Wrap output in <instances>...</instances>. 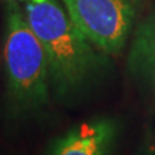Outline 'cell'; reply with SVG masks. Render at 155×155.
Segmentation results:
<instances>
[{"mask_svg": "<svg viewBox=\"0 0 155 155\" xmlns=\"http://www.w3.org/2000/svg\"><path fill=\"white\" fill-rule=\"evenodd\" d=\"M23 8L44 48L53 101L65 107L83 102L109 78L111 57L80 31L62 3H25Z\"/></svg>", "mask_w": 155, "mask_h": 155, "instance_id": "1", "label": "cell"}, {"mask_svg": "<svg viewBox=\"0 0 155 155\" xmlns=\"http://www.w3.org/2000/svg\"><path fill=\"white\" fill-rule=\"evenodd\" d=\"M4 118L11 129L44 120L53 101L48 61L19 0H2Z\"/></svg>", "mask_w": 155, "mask_h": 155, "instance_id": "2", "label": "cell"}, {"mask_svg": "<svg viewBox=\"0 0 155 155\" xmlns=\"http://www.w3.org/2000/svg\"><path fill=\"white\" fill-rule=\"evenodd\" d=\"M60 2L80 31L110 57L124 51L146 7V0Z\"/></svg>", "mask_w": 155, "mask_h": 155, "instance_id": "3", "label": "cell"}, {"mask_svg": "<svg viewBox=\"0 0 155 155\" xmlns=\"http://www.w3.org/2000/svg\"><path fill=\"white\" fill-rule=\"evenodd\" d=\"M122 132L118 116L96 115L54 137L44 155H113Z\"/></svg>", "mask_w": 155, "mask_h": 155, "instance_id": "4", "label": "cell"}, {"mask_svg": "<svg viewBox=\"0 0 155 155\" xmlns=\"http://www.w3.org/2000/svg\"><path fill=\"white\" fill-rule=\"evenodd\" d=\"M127 70L141 87L155 91V8L140 19L132 34Z\"/></svg>", "mask_w": 155, "mask_h": 155, "instance_id": "5", "label": "cell"}, {"mask_svg": "<svg viewBox=\"0 0 155 155\" xmlns=\"http://www.w3.org/2000/svg\"><path fill=\"white\" fill-rule=\"evenodd\" d=\"M136 155H155V137L154 136H150V137L145 138V141L140 146Z\"/></svg>", "mask_w": 155, "mask_h": 155, "instance_id": "6", "label": "cell"}, {"mask_svg": "<svg viewBox=\"0 0 155 155\" xmlns=\"http://www.w3.org/2000/svg\"><path fill=\"white\" fill-rule=\"evenodd\" d=\"M19 2H22V3H43V2H45V0H19Z\"/></svg>", "mask_w": 155, "mask_h": 155, "instance_id": "7", "label": "cell"}, {"mask_svg": "<svg viewBox=\"0 0 155 155\" xmlns=\"http://www.w3.org/2000/svg\"><path fill=\"white\" fill-rule=\"evenodd\" d=\"M0 155H2V154H0Z\"/></svg>", "mask_w": 155, "mask_h": 155, "instance_id": "8", "label": "cell"}]
</instances>
